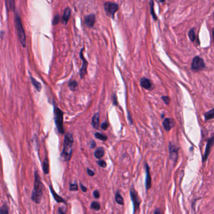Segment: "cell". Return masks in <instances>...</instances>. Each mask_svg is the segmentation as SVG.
<instances>
[{
    "mask_svg": "<svg viewBox=\"0 0 214 214\" xmlns=\"http://www.w3.org/2000/svg\"><path fill=\"white\" fill-rule=\"evenodd\" d=\"M44 185L41 180V178L39 175L37 171L35 172V182L34 188L31 193V199L36 203L39 204L43 195Z\"/></svg>",
    "mask_w": 214,
    "mask_h": 214,
    "instance_id": "6da1fadb",
    "label": "cell"
},
{
    "mask_svg": "<svg viewBox=\"0 0 214 214\" xmlns=\"http://www.w3.org/2000/svg\"><path fill=\"white\" fill-rule=\"evenodd\" d=\"M73 144V135L70 133L66 134L63 143V148L61 153V157L65 161H68L72 154V147Z\"/></svg>",
    "mask_w": 214,
    "mask_h": 214,
    "instance_id": "7a4b0ae2",
    "label": "cell"
},
{
    "mask_svg": "<svg viewBox=\"0 0 214 214\" xmlns=\"http://www.w3.org/2000/svg\"><path fill=\"white\" fill-rule=\"evenodd\" d=\"M15 23L19 41H20L23 47L25 48L26 47V45H27V42H26V35L23 27V25L21 23V19L17 13L15 15Z\"/></svg>",
    "mask_w": 214,
    "mask_h": 214,
    "instance_id": "3957f363",
    "label": "cell"
},
{
    "mask_svg": "<svg viewBox=\"0 0 214 214\" xmlns=\"http://www.w3.org/2000/svg\"><path fill=\"white\" fill-rule=\"evenodd\" d=\"M54 121L58 132L61 134H64V130L63 127V113L58 107L54 108Z\"/></svg>",
    "mask_w": 214,
    "mask_h": 214,
    "instance_id": "277c9868",
    "label": "cell"
},
{
    "mask_svg": "<svg viewBox=\"0 0 214 214\" xmlns=\"http://www.w3.org/2000/svg\"><path fill=\"white\" fill-rule=\"evenodd\" d=\"M130 195L131 200L133 202V206H134V212L133 214H135L136 211L138 210L140 205L141 203V200L139 198L138 193L136 192L135 188L132 187L130 190Z\"/></svg>",
    "mask_w": 214,
    "mask_h": 214,
    "instance_id": "5b68a950",
    "label": "cell"
},
{
    "mask_svg": "<svg viewBox=\"0 0 214 214\" xmlns=\"http://www.w3.org/2000/svg\"><path fill=\"white\" fill-rule=\"evenodd\" d=\"M104 8L106 15L113 18L115 13L118 10V6L116 3L108 1L105 3Z\"/></svg>",
    "mask_w": 214,
    "mask_h": 214,
    "instance_id": "8992f818",
    "label": "cell"
},
{
    "mask_svg": "<svg viewBox=\"0 0 214 214\" xmlns=\"http://www.w3.org/2000/svg\"><path fill=\"white\" fill-rule=\"evenodd\" d=\"M192 68L193 70L199 71L205 68V63L203 62V60L199 56H196L193 58Z\"/></svg>",
    "mask_w": 214,
    "mask_h": 214,
    "instance_id": "52a82bcc",
    "label": "cell"
},
{
    "mask_svg": "<svg viewBox=\"0 0 214 214\" xmlns=\"http://www.w3.org/2000/svg\"><path fill=\"white\" fill-rule=\"evenodd\" d=\"M83 51V49H82V50H81V51H80V56L81 59H82V61H83L82 66V68H81L80 71V74L81 78H83L85 77V76L86 74V73H87V66H88V61H87L85 58H84Z\"/></svg>",
    "mask_w": 214,
    "mask_h": 214,
    "instance_id": "ba28073f",
    "label": "cell"
},
{
    "mask_svg": "<svg viewBox=\"0 0 214 214\" xmlns=\"http://www.w3.org/2000/svg\"><path fill=\"white\" fill-rule=\"evenodd\" d=\"M145 171H146V178H145V187L146 190H148L152 187V178L150 174V170L147 163L145 164Z\"/></svg>",
    "mask_w": 214,
    "mask_h": 214,
    "instance_id": "9c48e42d",
    "label": "cell"
},
{
    "mask_svg": "<svg viewBox=\"0 0 214 214\" xmlns=\"http://www.w3.org/2000/svg\"><path fill=\"white\" fill-rule=\"evenodd\" d=\"M169 151H170V158L175 162L178 158V149L175 145L170 144L169 145Z\"/></svg>",
    "mask_w": 214,
    "mask_h": 214,
    "instance_id": "30bf717a",
    "label": "cell"
},
{
    "mask_svg": "<svg viewBox=\"0 0 214 214\" xmlns=\"http://www.w3.org/2000/svg\"><path fill=\"white\" fill-rule=\"evenodd\" d=\"M214 144V137H212V138H210V140H209L208 143H207V146H206V149H205V154H204L203 155V161H205L207 158H208L209 157V155L210 154V150H211V148L212 147V145H213Z\"/></svg>",
    "mask_w": 214,
    "mask_h": 214,
    "instance_id": "8fae6325",
    "label": "cell"
},
{
    "mask_svg": "<svg viewBox=\"0 0 214 214\" xmlns=\"http://www.w3.org/2000/svg\"><path fill=\"white\" fill-rule=\"evenodd\" d=\"M140 85L143 88L147 90L152 89V83L151 81L147 78H143L140 80Z\"/></svg>",
    "mask_w": 214,
    "mask_h": 214,
    "instance_id": "7c38bea8",
    "label": "cell"
},
{
    "mask_svg": "<svg viewBox=\"0 0 214 214\" xmlns=\"http://www.w3.org/2000/svg\"><path fill=\"white\" fill-rule=\"evenodd\" d=\"M50 189L51 193H52V195L54 198V199L55 200L56 202H57L58 203H66V200H64L63 198L60 197L59 195H58V194L56 193V192H55L54 190L53 189V188L52 187V186H51V185L50 186Z\"/></svg>",
    "mask_w": 214,
    "mask_h": 214,
    "instance_id": "4fadbf2b",
    "label": "cell"
},
{
    "mask_svg": "<svg viewBox=\"0 0 214 214\" xmlns=\"http://www.w3.org/2000/svg\"><path fill=\"white\" fill-rule=\"evenodd\" d=\"M163 126L165 130L168 132L170 131L171 128L174 126V123L171 118H165L163 122Z\"/></svg>",
    "mask_w": 214,
    "mask_h": 214,
    "instance_id": "5bb4252c",
    "label": "cell"
},
{
    "mask_svg": "<svg viewBox=\"0 0 214 214\" xmlns=\"http://www.w3.org/2000/svg\"><path fill=\"white\" fill-rule=\"evenodd\" d=\"M85 22L88 27H92L95 23V16L93 14L87 16L85 17Z\"/></svg>",
    "mask_w": 214,
    "mask_h": 214,
    "instance_id": "9a60e30c",
    "label": "cell"
},
{
    "mask_svg": "<svg viewBox=\"0 0 214 214\" xmlns=\"http://www.w3.org/2000/svg\"><path fill=\"white\" fill-rule=\"evenodd\" d=\"M71 15V10L69 8H67L65 9V10L64 11L63 15L62 17V23L63 24L66 25L67 24L68 21V19L70 17Z\"/></svg>",
    "mask_w": 214,
    "mask_h": 214,
    "instance_id": "2e32d148",
    "label": "cell"
},
{
    "mask_svg": "<svg viewBox=\"0 0 214 214\" xmlns=\"http://www.w3.org/2000/svg\"><path fill=\"white\" fill-rule=\"evenodd\" d=\"M99 122H100V115L99 113H96L94 115L92 118V125L95 128H98L99 126Z\"/></svg>",
    "mask_w": 214,
    "mask_h": 214,
    "instance_id": "e0dca14e",
    "label": "cell"
},
{
    "mask_svg": "<svg viewBox=\"0 0 214 214\" xmlns=\"http://www.w3.org/2000/svg\"><path fill=\"white\" fill-rule=\"evenodd\" d=\"M104 154H105L104 149H103V147H99L96 149L95 152V154L94 155H95V157L96 158L100 159V158H102L103 157Z\"/></svg>",
    "mask_w": 214,
    "mask_h": 214,
    "instance_id": "ac0fdd59",
    "label": "cell"
},
{
    "mask_svg": "<svg viewBox=\"0 0 214 214\" xmlns=\"http://www.w3.org/2000/svg\"><path fill=\"white\" fill-rule=\"evenodd\" d=\"M6 8L8 11H12L15 9V0H5Z\"/></svg>",
    "mask_w": 214,
    "mask_h": 214,
    "instance_id": "d6986e66",
    "label": "cell"
},
{
    "mask_svg": "<svg viewBox=\"0 0 214 214\" xmlns=\"http://www.w3.org/2000/svg\"><path fill=\"white\" fill-rule=\"evenodd\" d=\"M115 199L116 202L118 204H119V205H124V199H123V197H122L121 194H120V193L119 191H117V192H116Z\"/></svg>",
    "mask_w": 214,
    "mask_h": 214,
    "instance_id": "ffe728a7",
    "label": "cell"
},
{
    "mask_svg": "<svg viewBox=\"0 0 214 214\" xmlns=\"http://www.w3.org/2000/svg\"><path fill=\"white\" fill-rule=\"evenodd\" d=\"M49 161H48V158L46 157L45 158L43 163V170L45 174H48L49 173Z\"/></svg>",
    "mask_w": 214,
    "mask_h": 214,
    "instance_id": "44dd1931",
    "label": "cell"
},
{
    "mask_svg": "<svg viewBox=\"0 0 214 214\" xmlns=\"http://www.w3.org/2000/svg\"><path fill=\"white\" fill-rule=\"evenodd\" d=\"M30 80H31V82L32 84H33V85L35 86V88H36V90H37L38 92H40L41 90V83L40 82H38V81L36 80L35 78H34L33 76L30 77Z\"/></svg>",
    "mask_w": 214,
    "mask_h": 214,
    "instance_id": "7402d4cb",
    "label": "cell"
},
{
    "mask_svg": "<svg viewBox=\"0 0 214 214\" xmlns=\"http://www.w3.org/2000/svg\"><path fill=\"white\" fill-rule=\"evenodd\" d=\"M150 12H151L152 17H153L155 20H157V17H156V15H155V13L154 11V2L153 0H150Z\"/></svg>",
    "mask_w": 214,
    "mask_h": 214,
    "instance_id": "603a6c76",
    "label": "cell"
},
{
    "mask_svg": "<svg viewBox=\"0 0 214 214\" xmlns=\"http://www.w3.org/2000/svg\"><path fill=\"white\" fill-rule=\"evenodd\" d=\"M205 118L208 120H211L214 118V108L212 109L210 111L207 112L205 114Z\"/></svg>",
    "mask_w": 214,
    "mask_h": 214,
    "instance_id": "cb8c5ba5",
    "label": "cell"
},
{
    "mask_svg": "<svg viewBox=\"0 0 214 214\" xmlns=\"http://www.w3.org/2000/svg\"><path fill=\"white\" fill-rule=\"evenodd\" d=\"M68 86L70 87V90L72 91H76L78 89V83L75 80H73L70 82Z\"/></svg>",
    "mask_w": 214,
    "mask_h": 214,
    "instance_id": "d4e9b609",
    "label": "cell"
},
{
    "mask_svg": "<svg viewBox=\"0 0 214 214\" xmlns=\"http://www.w3.org/2000/svg\"><path fill=\"white\" fill-rule=\"evenodd\" d=\"M189 38H190V40H191V41H192V42L195 41V38H196V35H195V31H194L193 28L191 29L190 31L189 32Z\"/></svg>",
    "mask_w": 214,
    "mask_h": 214,
    "instance_id": "484cf974",
    "label": "cell"
},
{
    "mask_svg": "<svg viewBox=\"0 0 214 214\" xmlns=\"http://www.w3.org/2000/svg\"><path fill=\"white\" fill-rule=\"evenodd\" d=\"M9 209L6 205H3L0 207V214H8Z\"/></svg>",
    "mask_w": 214,
    "mask_h": 214,
    "instance_id": "4316f807",
    "label": "cell"
},
{
    "mask_svg": "<svg viewBox=\"0 0 214 214\" xmlns=\"http://www.w3.org/2000/svg\"><path fill=\"white\" fill-rule=\"evenodd\" d=\"M91 209H92L95 210H99L100 209V205L98 202L93 201L91 203Z\"/></svg>",
    "mask_w": 214,
    "mask_h": 214,
    "instance_id": "83f0119b",
    "label": "cell"
},
{
    "mask_svg": "<svg viewBox=\"0 0 214 214\" xmlns=\"http://www.w3.org/2000/svg\"><path fill=\"white\" fill-rule=\"evenodd\" d=\"M95 137L97 138V139H99V140H102V141H106L107 140V137L104 135H103L102 134H100V133H98V132H96V134H95Z\"/></svg>",
    "mask_w": 214,
    "mask_h": 214,
    "instance_id": "f1b7e54d",
    "label": "cell"
},
{
    "mask_svg": "<svg viewBox=\"0 0 214 214\" xmlns=\"http://www.w3.org/2000/svg\"><path fill=\"white\" fill-rule=\"evenodd\" d=\"M78 189V185L76 183H71L70 185V191H77Z\"/></svg>",
    "mask_w": 214,
    "mask_h": 214,
    "instance_id": "f546056e",
    "label": "cell"
},
{
    "mask_svg": "<svg viewBox=\"0 0 214 214\" xmlns=\"http://www.w3.org/2000/svg\"><path fill=\"white\" fill-rule=\"evenodd\" d=\"M60 17L59 15H56L53 18V25H57L58 23L60 22Z\"/></svg>",
    "mask_w": 214,
    "mask_h": 214,
    "instance_id": "4dcf8cb0",
    "label": "cell"
},
{
    "mask_svg": "<svg viewBox=\"0 0 214 214\" xmlns=\"http://www.w3.org/2000/svg\"><path fill=\"white\" fill-rule=\"evenodd\" d=\"M97 163H98V165L100 167L105 168L106 167V163L105 162V161L103 160H99L98 161H97Z\"/></svg>",
    "mask_w": 214,
    "mask_h": 214,
    "instance_id": "1f68e13d",
    "label": "cell"
},
{
    "mask_svg": "<svg viewBox=\"0 0 214 214\" xmlns=\"http://www.w3.org/2000/svg\"><path fill=\"white\" fill-rule=\"evenodd\" d=\"M93 197H94V198H95V199H99V198H100L99 191L97 190H94L93 192Z\"/></svg>",
    "mask_w": 214,
    "mask_h": 214,
    "instance_id": "d6a6232c",
    "label": "cell"
},
{
    "mask_svg": "<svg viewBox=\"0 0 214 214\" xmlns=\"http://www.w3.org/2000/svg\"><path fill=\"white\" fill-rule=\"evenodd\" d=\"M161 99L163 100V102L165 103V104H169V102H170V98L168 96H163L161 97Z\"/></svg>",
    "mask_w": 214,
    "mask_h": 214,
    "instance_id": "836d02e7",
    "label": "cell"
},
{
    "mask_svg": "<svg viewBox=\"0 0 214 214\" xmlns=\"http://www.w3.org/2000/svg\"><path fill=\"white\" fill-rule=\"evenodd\" d=\"M86 171H87V173H88V175L90 176V177H93V176L95 175V172H94V171L92 170H91L90 168H87Z\"/></svg>",
    "mask_w": 214,
    "mask_h": 214,
    "instance_id": "e575fe53",
    "label": "cell"
},
{
    "mask_svg": "<svg viewBox=\"0 0 214 214\" xmlns=\"http://www.w3.org/2000/svg\"><path fill=\"white\" fill-rule=\"evenodd\" d=\"M101 127L103 130H106L108 128V124L106 122L103 123V124L101 125Z\"/></svg>",
    "mask_w": 214,
    "mask_h": 214,
    "instance_id": "d590c367",
    "label": "cell"
},
{
    "mask_svg": "<svg viewBox=\"0 0 214 214\" xmlns=\"http://www.w3.org/2000/svg\"><path fill=\"white\" fill-rule=\"evenodd\" d=\"M113 105H118L117 98H116V96L115 95H113Z\"/></svg>",
    "mask_w": 214,
    "mask_h": 214,
    "instance_id": "8d00e7d4",
    "label": "cell"
},
{
    "mask_svg": "<svg viewBox=\"0 0 214 214\" xmlns=\"http://www.w3.org/2000/svg\"><path fill=\"white\" fill-rule=\"evenodd\" d=\"M80 188H81V189H82V190L83 191V192H86L87 191V188L84 186L82 184V183H80Z\"/></svg>",
    "mask_w": 214,
    "mask_h": 214,
    "instance_id": "74e56055",
    "label": "cell"
},
{
    "mask_svg": "<svg viewBox=\"0 0 214 214\" xmlns=\"http://www.w3.org/2000/svg\"><path fill=\"white\" fill-rule=\"evenodd\" d=\"M96 143L95 142H94V141H92V142H90V147H91V148H95V147H96Z\"/></svg>",
    "mask_w": 214,
    "mask_h": 214,
    "instance_id": "f35d334b",
    "label": "cell"
},
{
    "mask_svg": "<svg viewBox=\"0 0 214 214\" xmlns=\"http://www.w3.org/2000/svg\"><path fill=\"white\" fill-rule=\"evenodd\" d=\"M58 213H59V214H66L65 212H64L63 209L61 208H59V209H58Z\"/></svg>",
    "mask_w": 214,
    "mask_h": 214,
    "instance_id": "ab89813d",
    "label": "cell"
},
{
    "mask_svg": "<svg viewBox=\"0 0 214 214\" xmlns=\"http://www.w3.org/2000/svg\"><path fill=\"white\" fill-rule=\"evenodd\" d=\"M154 214H161V212H160V209H157L155 210V212H154Z\"/></svg>",
    "mask_w": 214,
    "mask_h": 214,
    "instance_id": "60d3db41",
    "label": "cell"
},
{
    "mask_svg": "<svg viewBox=\"0 0 214 214\" xmlns=\"http://www.w3.org/2000/svg\"><path fill=\"white\" fill-rule=\"evenodd\" d=\"M128 119H129L130 122V123L132 124V120H131V116H130V113H129V112H128Z\"/></svg>",
    "mask_w": 214,
    "mask_h": 214,
    "instance_id": "b9f144b4",
    "label": "cell"
},
{
    "mask_svg": "<svg viewBox=\"0 0 214 214\" xmlns=\"http://www.w3.org/2000/svg\"><path fill=\"white\" fill-rule=\"evenodd\" d=\"M212 37H213V40L214 41V28H213V30H212Z\"/></svg>",
    "mask_w": 214,
    "mask_h": 214,
    "instance_id": "7bdbcfd3",
    "label": "cell"
},
{
    "mask_svg": "<svg viewBox=\"0 0 214 214\" xmlns=\"http://www.w3.org/2000/svg\"><path fill=\"white\" fill-rule=\"evenodd\" d=\"M165 1V0H160V1L161 2V3H163Z\"/></svg>",
    "mask_w": 214,
    "mask_h": 214,
    "instance_id": "ee69618b",
    "label": "cell"
},
{
    "mask_svg": "<svg viewBox=\"0 0 214 214\" xmlns=\"http://www.w3.org/2000/svg\"><path fill=\"white\" fill-rule=\"evenodd\" d=\"M213 17H214V13H213Z\"/></svg>",
    "mask_w": 214,
    "mask_h": 214,
    "instance_id": "f6af8a7d",
    "label": "cell"
}]
</instances>
